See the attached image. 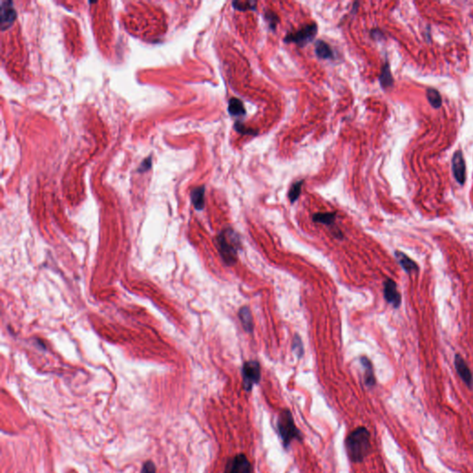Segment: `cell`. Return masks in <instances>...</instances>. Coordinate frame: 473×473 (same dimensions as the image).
<instances>
[{"label": "cell", "mask_w": 473, "mask_h": 473, "mask_svg": "<svg viewBox=\"0 0 473 473\" xmlns=\"http://www.w3.org/2000/svg\"><path fill=\"white\" fill-rule=\"evenodd\" d=\"M346 447L352 461L363 460L371 448L370 433L366 428L360 427L351 432L346 440Z\"/></svg>", "instance_id": "cell-1"}, {"label": "cell", "mask_w": 473, "mask_h": 473, "mask_svg": "<svg viewBox=\"0 0 473 473\" xmlns=\"http://www.w3.org/2000/svg\"><path fill=\"white\" fill-rule=\"evenodd\" d=\"M215 245L220 256L227 266H232L236 263L237 251L240 247V243L234 231L227 228L219 233L215 239Z\"/></svg>", "instance_id": "cell-2"}, {"label": "cell", "mask_w": 473, "mask_h": 473, "mask_svg": "<svg viewBox=\"0 0 473 473\" xmlns=\"http://www.w3.org/2000/svg\"><path fill=\"white\" fill-rule=\"evenodd\" d=\"M278 431L283 439L285 445H289L292 440L301 437L300 431L297 429L292 414L290 410H283L279 415L278 421Z\"/></svg>", "instance_id": "cell-3"}, {"label": "cell", "mask_w": 473, "mask_h": 473, "mask_svg": "<svg viewBox=\"0 0 473 473\" xmlns=\"http://www.w3.org/2000/svg\"><path fill=\"white\" fill-rule=\"evenodd\" d=\"M317 32H318L317 24H308L295 33L289 34L285 37L284 41L286 43H294L299 47L303 48L309 43L314 41L315 36L317 35Z\"/></svg>", "instance_id": "cell-4"}, {"label": "cell", "mask_w": 473, "mask_h": 473, "mask_svg": "<svg viewBox=\"0 0 473 473\" xmlns=\"http://www.w3.org/2000/svg\"><path fill=\"white\" fill-rule=\"evenodd\" d=\"M243 384L245 390L250 391L261 379V367L256 361H247L243 368Z\"/></svg>", "instance_id": "cell-5"}, {"label": "cell", "mask_w": 473, "mask_h": 473, "mask_svg": "<svg viewBox=\"0 0 473 473\" xmlns=\"http://www.w3.org/2000/svg\"><path fill=\"white\" fill-rule=\"evenodd\" d=\"M225 473H252V467L246 455H237L227 465Z\"/></svg>", "instance_id": "cell-6"}, {"label": "cell", "mask_w": 473, "mask_h": 473, "mask_svg": "<svg viewBox=\"0 0 473 473\" xmlns=\"http://www.w3.org/2000/svg\"><path fill=\"white\" fill-rule=\"evenodd\" d=\"M16 17V12L14 11L11 1H2L0 8V23L1 29L5 30L12 25Z\"/></svg>", "instance_id": "cell-7"}, {"label": "cell", "mask_w": 473, "mask_h": 473, "mask_svg": "<svg viewBox=\"0 0 473 473\" xmlns=\"http://www.w3.org/2000/svg\"><path fill=\"white\" fill-rule=\"evenodd\" d=\"M384 294L386 302L392 304L394 307L397 308L400 305L401 296L397 291L396 284L394 280L386 279L384 282Z\"/></svg>", "instance_id": "cell-8"}, {"label": "cell", "mask_w": 473, "mask_h": 473, "mask_svg": "<svg viewBox=\"0 0 473 473\" xmlns=\"http://www.w3.org/2000/svg\"><path fill=\"white\" fill-rule=\"evenodd\" d=\"M452 167H453L454 176L455 179L457 180V182L464 184L466 179V166H465V161L463 158V154L460 151L456 152L454 154L453 159H452Z\"/></svg>", "instance_id": "cell-9"}, {"label": "cell", "mask_w": 473, "mask_h": 473, "mask_svg": "<svg viewBox=\"0 0 473 473\" xmlns=\"http://www.w3.org/2000/svg\"><path fill=\"white\" fill-rule=\"evenodd\" d=\"M455 369H456V372L458 373V375L460 376V378L467 384V385H471L472 384V374L470 373V370L468 369L467 364L465 361L462 359L461 356L460 355H455Z\"/></svg>", "instance_id": "cell-10"}, {"label": "cell", "mask_w": 473, "mask_h": 473, "mask_svg": "<svg viewBox=\"0 0 473 473\" xmlns=\"http://www.w3.org/2000/svg\"><path fill=\"white\" fill-rule=\"evenodd\" d=\"M239 317L242 322L244 330L248 333H252L254 330V320H253V315L250 311V308L247 306H243L240 309L239 311Z\"/></svg>", "instance_id": "cell-11"}, {"label": "cell", "mask_w": 473, "mask_h": 473, "mask_svg": "<svg viewBox=\"0 0 473 473\" xmlns=\"http://www.w3.org/2000/svg\"><path fill=\"white\" fill-rule=\"evenodd\" d=\"M228 113L231 117L243 118L246 115V109L242 101L236 97H233L228 102Z\"/></svg>", "instance_id": "cell-12"}, {"label": "cell", "mask_w": 473, "mask_h": 473, "mask_svg": "<svg viewBox=\"0 0 473 473\" xmlns=\"http://www.w3.org/2000/svg\"><path fill=\"white\" fill-rule=\"evenodd\" d=\"M204 192H205L204 186L197 187L191 191V194H190L191 201L195 207L196 210L198 211H201L204 207Z\"/></svg>", "instance_id": "cell-13"}, {"label": "cell", "mask_w": 473, "mask_h": 473, "mask_svg": "<svg viewBox=\"0 0 473 473\" xmlns=\"http://www.w3.org/2000/svg\"><path fill=\"white\" fill-rule=\"evenodd\" d=\"M315 54L316 56L322 59H331L334 58V53L329 45L325 41L316 42L315 44Z\"/></svg>", "instance_id": "cell-14"}, {"label": "cell", "mask_w": 473, "mask_h": 473, "mask_svg": "<svg viewBox=\"0 0 473 473\" xmlns=\"http://www.w3.org/2000/svg\"><path fill=\"white\" fill-rule=\"evenodd\" d=\"M396 257L397 261L399 262L400 266H402L406 272H412V271H416L418 269V266L416 265V263L411 260L405 254L400 253V252H396Z\"/></svg>", "instance_id": "cell-15"}, {"label": "cell", "mask_w": 473, "mask_h": 473, "mask_svg": "<svg viewBox=\"0 0 473 473\" xmlns=\"http://www.w3.org/2000/svg\"><path fill=\"white\" fill-rule=\"evenodd\" d=\"M361 364L365 370V383L368 386H373L375 384V378L373 374V365L372 362L369 361L365 357L361 358Z\"/></svg>", "instance_id": "cell-16"}, {"label": "cell", "mask_w": 473, "mask_h": 473, "mask_svg": "<svg viewBox=\"0 0 473 473\" xmlns=\"http://www.w3.org/2000/svg\"><path fill=\"white\" fill-rule=\"evenodd\" d=\"M336 213H317L314 215V221L325 225H331L335 223Z\"/></svg>", "instance_id": "cell-17"}, {"label": "cell", "mask_w": 473, "mask_h": 473, "mask_svg": "<svg viewBox=\"0 0 473 473\" xmlns=\"http://www.w3.org/2000/svg\"><path fill=\"white\" fill-rule=\"evenodd\" d=\"M256 5L257 3L255 1H234L232 3L233 8L240 12H246L249 10L255 11L256 10Z\"/></svg>", "instance_id": "cell-18"}, {"label": "cell", "mask_w": 473, "mask_h": 473, "mask_svg": "<svg viewBox=\"0 0 473 473\" xmlns=\"http://www.w3.org/2000/svg\"><path fill=\"white\" fill-rule=\"evenodd\" d=\"M302 184H303V180H300V181H297L291 186L290 191H289V198H290L291 203H294L301 195Z\"/></svg>", "instance_id": "cell-19"}, {"label": "cell", "mask_w": 473, "mask_h": 473, "mask_svg": "<svg viewBox=\"0 0 473 473\" xmlns=\"http://www.w3.org/2000/svg\"><path fill=\"white\" fill-rule=\"evenodd\" d=\"M427 96H428V100H429L432 107H435V108L441 107L442 98H441V95L436 90L429 89L427 91Z\"/></svg>", "instance_id": "cell-20"}, {"label": "cell", "mask_w": 473, "mask_h": 473, "mask_svg": "<svg viewBox=\"0 0 473 473\" xmlns=\"http://www.w3.org/2000/svg\"><path fill=\"white\" fill-rule=\"evenodd\" d=\"M380 83L384 88L389 87L393 83V79L391 76L390 70H389V67L387 64H385V66H384V68H383V70H382V73H381V76H380Z\"/></svg>", "instance_id": "cell-21"}, {"label": "cell", "mask_w": 473, "mask_h": 473, "mask_svg": "<svg viewBox=\"0 0 473 473\" xmlns=\"http://www.w3.org/2000/svg\"><path fill=\"white\" fill-rule=\"evenodd\" d=\"M234 129L236 131H238L239 133H242V134H246V135H257L258 134V131L257 130H254V129H249V128H246L244 125L241 122V121H237L234 124Z\"/></svg>", "instance_id": "cell-22"}, {"label": "cell", "mask_w": 473, "mask_h": 473, "mask_svg": "<svg viewBox=\"0 0 473 473\" xmlns=\"http://www.w3.org/2000/svg\"><path fill=\"white\" fill-rule=\"evenodd\" d=\"M292 351H294L299 358H301L303 355V345H302V338L296 335L293 341H292Z\"/></svg>", "instance_id": "cell-23"}, {"label": "cell", "mask_w": 473, "mask_h": 473, "mask_svg": "<svg viewBox=\"0 0 473 473\" xmlns=\"http://www.w3.org/2000/svg\"><path fill=\"white\" fill-rule=\"evenodd\" d=\"M265 18H266V22L269 24L270 28L272 30L276 29L278 22H279L278 15L275 12L269 11V12H266L265 13Z\"/></svg>", "instance_id": "cell-24"}, {"label": "cell", "mask_w": 473, "mask_h": 473, "mask_svg": "<svg viewBox=\"0 0 473 473\" xmlns=\"http://www.w3.org/2000/svg\"><path fill=\"white\" fill-rule=\"evenodd\" d=\"M142 473H156L154 463L152 461L145 462L142 467Z\"/></svg>", "instance_id": "cell-25"}]
</instances>
